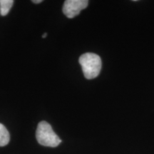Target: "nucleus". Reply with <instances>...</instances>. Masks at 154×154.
I'll list each match as a JSON object with an SVG mask.
<instances>
[{"label":"nucleus","instance_id":"39448f33","mask_svg":"<svg viewBox=\"0 0 154 154\" xmlns=\"http://www.w3.org/2000/svg\"><path fill=\"white\" fill-rule=\"evenodd\" d=\"M14 5L13 0H0V14L6 16Z\"/></svg>","mask_w":154,"mask_h":154},{"label":"nucleus","instance_id":"20e7f679","mask_svg":"<svg viewBox=\"0 0 154 154\" xmlns=\"http://www.w3.org/2000/svg\"><path fill=\"white\" fill-rule=\"evenodd\" d=\"M10 140L9 133L3 124H0V146H5Z\"/></svg>","mask_w":154,"mask_h":154},{"label":"nucleus","instance_id":"423d86ee","mask_svg":"<svg viewBox=\"0 0 154 154\" xmlns=\"http://www.w3.org/2000/svg\"><path fill=\"white\" fill-rule=\"evenodd\" d=\"M32 2L33 3H34V4H38V3H41V2H42V0H33V1H32Z\"/></svg>","mask_w":154,"mask_h":154},{"label":"nucleus","instance_id":"f257e3e1","mask_svg":"<svg viewBox=\"0 0 154 154\" xmlns=\"http://www.w3.org/2000/svg\"><path fill=\"white\" fill-rule=\"evenodd\" d=\"M84 76L87 79H93L99 76L101 69V59L99 55L94 53H86L79 57Z\"/></svg>","mask_w":154,"mask_h":154},{"label":"nucleus","instance_id":"7ed1b4c3","mask_svg":"<svg viewBox=\"0 0 154 154\" xmlns=\"http://www.w3.org/2000/svg\"><path fill=\"white\" fill-rule=\"evenodd\" d=\"M88 5L87 0H66L63 5V12L68 18H74L86 8Z\"/></svg>","mask_w":154,"mask_h":154},{"label":"nucleus","instance_id":"0eeeda50","mask_svg":"<svg viewBox=\"0 0 154 154\" xmlns=\"http://www.w3.org/2000/svg\"><path fill=\"white\" fill-rule=\"evenodd\" d=\"M47 33H44L43 35H42V38H46V36H47Z\"/></svg>","mask_w":154,"mask_h":154},{"label":"nucleus","instance_id":"f03ea898","mask_svg":"<svg viewBox=\"0 0 154 154\" xmlns=\"http://www.w3.org/2000/svg\"><path fill=\"white\" fill-rule=\"evenodd\" d=\"M36 140L38 143L48 147H57L61 143L60 138L55 134L52 127L47 121H41L36 131Z\"/></svg>","mask_w":154,"mask_h":154}]
</instances>
